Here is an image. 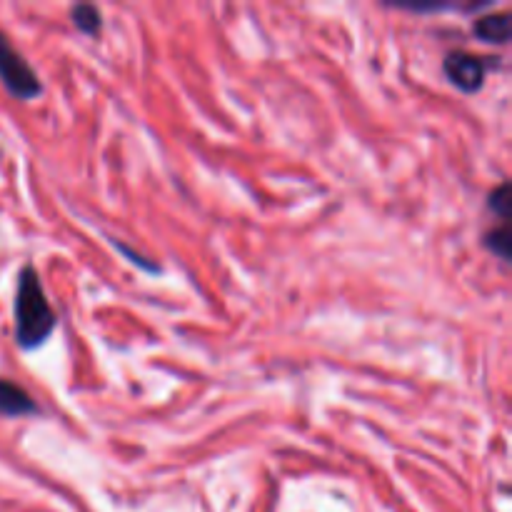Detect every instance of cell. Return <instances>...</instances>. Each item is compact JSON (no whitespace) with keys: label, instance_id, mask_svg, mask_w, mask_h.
Here are the masks:
<instances>
[{"label":"cell","instance_id":"1","mask_svg":"<svg viewBox=\"0 0 512 512\" xmlns=\"http://www.w3.org/2000/svg\"><path fill=\"white\" fill-rule=\"evenodd\" d=\"M55 330V313L33 265L20 270L15 290V340L23 350L40 348Z\"/></svg>","mask_w":512,"mask_h":512},{"label":"cell","instance_id":"2","mask_svg":"<svg viewBox=\"0 0 512 512\" xmlns=\"http://www.w3.org/2000/svg\"><path fill=\"white\" fill-rule=\"evenodd\" d=\"M0 83L18 100H35L43 93L38 73L25 63L5 33H0Z\"/></svg>","mask_w":512,"mask_h":512},{"label":"cell","instance_id":"3","mask_svg":"<svg viewBox=\"0 0 512 512\" xmlns=\"http://www.w3.org/2000/svg\"><path fill=\"white\" fill-rule=\"evenodd\" d=\"M445 78L460 90V93H478L485 83V70L488 65L483 63V58L468 53V50H453V53L445 55Z\"/></svg>","mask_w":512,"mask_h":512},{"label":"cell","instance_id":"4","mask_svg":"<svg viewBox=\"0 0 512 512\" xmlns=\"http://www.w3.org/2000/svg\"><path fill=\"white\" fill-rule=\"evenodd\" d=\"M35 400L20 388L18 383L0 378V415L5 418H23V415L35 413Z\"/></svg>","mask_w":512,"mask_h":512},{"label":"cell","instance_id":"5","mask_svg":"<svg viewBox=\"0 0 512 512\" xmlns=\"http://www.w3.org/2000/svg\"><path fill=\"white\" fill-rule=\"evenodd\" d=\"M510 15L508 13H495V15H485L475 23V35L485 43H498L505 45L510 40Z\"/></svg>","mask_w":512,"mask_h":512},{"label":"cell","instance_id":"6","mask_svg":"<svg viewBox=\"0 0 512 512\" xmlns=\"http://www.w3.org/2000/svg\"><path fill=\"white\" fill-rule=\"evenodd\" d=\"M70 20H73L75 28L85 35H98L100 28H103V15H100V10L95 8V5L88 3L75 5L73 13H70Z\"/></svg>","mask_w":512,"mask_h":512},{"label":"cell","instance_id":"7","mask_svg":"<svg viewBox=\"0 0 512 512\" xmlns=\"http://www.w3.org/2000/svg\"><path fill=\"white\" fill-rule=\"evenodd\" d=\"M485 248H488L493 255H498L500 260H505V263H508V260L512 258V240H510L508 225L485 233Z\"/></svg>","mask_w":512,"mask_h":512},{"label":"cell","instance_id":"8","mask_svg":"<svg viewBox=\"0 0 512 512\" xmlns=\"http://www.w3.org/2000/svg\"><path fill=\"white\" fill-rule=\"evenodd\" d=\"M490 210H495V213L500 215V218H508L510 215V185L503 183L498 185V188L490 193Z\"/></svg>","mask_w":512,"mask_h":512}]
</instances>
